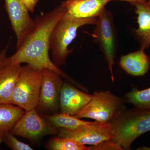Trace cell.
I'll return each mask as SVG.
<instances>
[{"label":"cell","instance_id":"22","mask_svg":"<svg viewBox=\"0 0 150 150\" xmlns=\"http://www.w3.org/2000/svg\"><path fill=\"white\" fill-rule=\"evenodd\" d=\"M30 12L33 13L39 0H22Z\"/></svg>","mask_w":150,"mask_h":150},{"label":"cell","instance_id":"8","mask_svg":"<svg viewBox=\"0 0 150 150\" xmlns=\"http://www.w3.org/2000/svg\"><path fill=\"white\" fill-rule=\"evenodd\" d=\"M61 77L53 70H42L39 100L35 108L38 111L55 113L59 110L60 93L64 82Z\"/></svg>","mask_w":150,"mask_h":150},{"label":"cell","instance_id":"25","mask_svg":"<svg viewBox=\"0 0 150 150\" xmlns=\"http://www.w3.org/2000/svg\"><path fill=\"white\" fill-rule=\"evenodd\" d=\"M137 150H150V147H145V146H142L141 147L138 148V149H137Z\"/></svg>","mask_w":150,"mask_h":150},{"label":"cell","instance_id":"7","mask_svg":"<svg viewBox=\"0 0 150 150\" xmlns=\"http://www.w3.org/2000/svg\"><path fill=\"white\" fill-rule=\"evenodd\" d=\"M59 130L40 115L36 108H33L25 110L11 133L30 142H36L46 136L58 134Z\"/></svg>","mask_w":150,"mask_h":150},{"label":"cell","instance_id":"4","mask_svg":"<svg viewBox=\"0 0 150 150\" xmlns=\"http://www.w3.org/2000/svg\"><path fill=\"white\" fill-rule=\"evenodd\" d=\"M125 100L109 91H96L90 101L75 116L79 118H89L100 123L114 120L125 111Z\"/></svg>","mask_w":150,"mask_h":150},{"label":"cell","instance_id":"18","mask_svg":"<svg viewBox=\"0 0 150 150\" xmlns=\"http://www.w3.org/2000/svg\"><path fill=\"white\" fill-rule=\"evenodd\" d=\"M123 99L125 102L133 104L135 108L150 109V87L141 90L134 87L126 94Z\"/></svg>","mask_w":150,"mask_h":150},{"label":"cell","instance_id":"13","mask_svg":"<svg viewBox=\"0 0 150 150\" xmlns=\"http://www.w3.org/2000/svg\"><path fill=\"white\" fill-rule=\"evenodd\" d=\"M120 67L131 76H144L150 67V58L144 48L122 56L119 61Z\"/></svg>","mask_w":150,"mask_h":150},{"label":"cell","instance_id":"17","mask_svg":"<svg viewBox=\"0 0 150 150\" xmlns=\"http://www.w3.org/2000/svg\"><path fill=\"white\" fill-rule=\"evenodd\" d=\"M52 126L57 129H74L92 122L83 121L75 115L60 112L42 115Z\"/></svg>","mask_w":150,"mask_h":150},{"label":"cell","instance_id":"5","mask_svg":"<svg viewBox=\"0 0 150 150\" xmlns=\"http://www.w3.org/2000/svg\"><path fill=\"white\" fill-rule=\"evenodd\" d=\"M42 70L27 64L22 67L11 103L25 111L36 108L40 94Z\"/></svg>","mask_w":150,"mask_h":150},{"label":"cell","instance_id":"16","mask_svg":"<svg viewBox=\"0 0 150 150\" xmlns=\"http://www.w3.org/2000/svg\"><path fill=\"white\" fill-rule=\"evenodd\" d=\"M136 7L137 16L138 29L135 31L136 36L139 41L141 48L144 50L150 46V8L147 5L137 4Z\"/></svg>","mask_w":150,"mask_h":150},{"label":"cell","instance_id":"10","mask_svg":"<svg viewBox=\"0 0 150 150\" xmlns=\"http://www.w3.org/2000/svg\"><path fill=\"white\" fill-rule=\"evenodd\" d=\"M4 8L16 36V48L18 49L32 29L33 19L22 0H4Z\"/></svg>","mask_w":150,"mask_h":150},{"label":"cell","instance_id":"6","mask_svg":"<svg viewBox=\"0 0 150 150\" xmlns=\"http://www.w3.org/2000/svg\"><path fill=\"white\" fill-rule=\"evenodd\" d=\"M96 25L92 35L94 42L97 43L104 55L114 82L113 66L116 49L117 34L112 14L105 8L97 18Z\"/></svg>","mask_w":150,"mask_h":150},{"label":"cell","instance_id":"26","mask_svg":"<svg viewBox=\"0 0 150 150\" xmlns=\"http://www.w3.org/2000/svg\"><path fill=\"white\" fill-rule=\"evenodd\" d=\"M147 6L150 8V0H148L147 1Z\"/></svg>","mask_w":150,"mask_h":150},{"label":"cell","instance_id":"20","mask_svg":"<svg viewBox=\"0 0 150 150\" xmlns=\"http://www.w3.org/2000/svg\"><path fill=\"white\" fill-rule=\"evenodd\" d=\"M3 142L13 150H33L31 146L28 144L21 142L16 139L15 135L8 132L4 137Z\"/></svg>","mask_w":150,"mask_h":150},{"label":"cell","instance_id":"3","mask_svg":"<svg viewBox=\"0 0 150 150\" xmlns=\"http://www.w3.org/2000/svg\"><path fill=\"white\" fill-rule=\"evenodd\" d=\"M110 123L112 132L111 141L123 150H130L137 138L150 131V109L134 107L123 111Z\"/></svg>","mask_w":150,"mask_h":150},{"label":"cell","instance_id":"21","mask_svg":"<svg viewBox=\"0 0 150 150\" xmlns=\"http://www.w3.org/2000/svg\"><path fill=\"white\" fill-rule=\"evenodd\" d=\"M91 150H123L122 148L112 141H107L93 146Z\"/></svg>","mask_w":150,"mask_h":150},{"label":"cell","instance_id":"12","mask_svg":"<svg viewBox=\"0 0 150 150\" xmlns=\"http://www.w3.org/2000/svg\"><path fill=\"white\" fill-rule=\"evenodd\" d=\"M110 0H67L62 3L67 13L77 18H97Z\"/></svg>","mask_w":150,"mask_h":150},{"label":"cell","instance_id":"23","mask_svg":"<svg viewBox=\"0 0 150 150\" xmlns=\"http://www.w3.org/2000/svg\"><path fill=\"white\" fill-rule=\"evenodd\" d=\"M8 48V46H7L0 52V69L6 65V61L8 57L7 56Z\"/></svg>","mask_w":150,"mask_h":150},{"label":"cell","instance_id":"15","mask_svg":"<svg viewBox=\"0 0 150 150\" xmlns=\"http://www.w3.org/2000/svg\"><path fill=\"white\" fill-rule=\"evenodd\" d=\"M25 110L11 103H0V143L6 134L11 132Z\"/></svg>","mask_w":150,"mask_h":150},{"label":"cell","instance_id":"9","mask_svg":"<svg viewBox=\"0 0 150 150\" xmlns=\"http://www.w3.org/2000/svg\"><path fill=\"white\" fill-rule=\"evenodd\" d=\"M58 137L72 139L83 145L96 146L111 141L112 138L110 123L96 121L74 129H59Z\"/></svg>","mask_w":150,"mask_h":150},{"label":"cell","instance_id":"2","mask_svg":"<svg viewBox=\"0 0 150 150\" xmlns=\"http://www.w3.org/2000/svg\"><path fill=\"white\" fill-rule=\"evenodd\" d=\"M97 18H77L66 13L56 23L51 32L49 47L51 60L57 67L64 65L72 52L73 49L68 48L76 36L78 29L86 25H96Z\"/></svg>","mask_w":150,"mask_h":150},{"label":"cell","instance_id":"1","mask_svg":"<svg viewBox=\"0 0 150 150\" xmlns=\"http://www.w3.org/2000/svg\"><path fill=\"white\" fill-rule=\"evenodd\" d=\"M66 12L67 10L61 4L50 11L35 17L32 29L16 52L7 57L6 64L25 63L38 69L53 70L62 77L73 81L54 64L49 56L51 32Z\"/></svg>","mask_w":150,"mask_h":150},{"label":"cell","instance_id":"19","mask_svg":"<svg viewBox=\"0 0 150 150\" xmlns=\"http://www.w3.org/2000/svg\"><path fill=\"white\" fill-rule=\"evenodd\" d=\"M46 148L50 150H88L91 147L86 146L72 139L57 137L48 142Z\"/></svg>","mask_w":150,"mask_h":150},{"label":"cell","instance_id":"14","mask_svg":"<svg viewBox=\"0 0 150 150\" xmlns=\"http://www.w3.org/2000/svg\"><path fill=\"white\" fill-rule=\"evenodd\" d=\"M22 67L21 64H6L0 69V103H11Z\"/></svg>","mask_w":150,"mask_h":150},{"label":"cell","instance_id":"11","mask_svg":"<svg viewBox=\"0 0 150 150\" xmlns=\"http://www.w3.org/2000/svg\"><path fill=\"white\" fill-rule=\"evenodd\" d=\"M92 95L81 91L73 85L63 82L59 100L60 112L75 115L90 101Z\"/></svg>","mask_w":150,"mask_h":150},{"label":"cell","instance_id":"24","mask_svg":"<svg viewBox=\"0 0 150 150\" xmlns=\"http://www.w3.org/2000/svg\"><path fill=\"white\" fill-rule=\"evenodd\" d=\"M120 1L128 2L130 3L133 5H134L135 4H137V3L147 5V1L146 0H110V1Z\"/></svg>","mask_w":150,"mask_h":150}]
</instances>
